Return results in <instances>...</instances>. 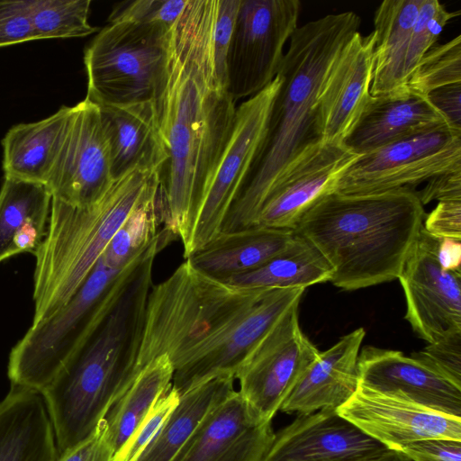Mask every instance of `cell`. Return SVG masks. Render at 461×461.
<instances>
[{
	"label": "cell",
	"instance_id": "cell-1",
	"mask_svg": "<svg viewBox=\"0 0 461 461\" xmlns=\"http://www.w3.org/2000/svg\"><path fill=\"white\" fill-rule=\"evenodd\" d=\"M304 288L246 289L201 272L185 259L152 285L145 310L137 369L166 354L179 395L223 373L235 372Z\"/></svg>",
	"mask_w": 461,
	"mask_h": 461
},
{
	"label": "cell",
	"instance_id": "cell-2",
	"mask_svg": "<svg viewBox=\"0 0 461 461\" xmlns=\"http://www.w3.org/2000/svg\"><path fill=\"white\" fill-rule=\"evenodd\" d=\"M216 14L217 0H187L170 29L165 81L155 101L167 153L159 175L162 230L182 244L237 110L216 67Z\"/></svg>",
	"mask_w": 461,
	"mask_h": 461
},
{
	"label": "cell",
	"instance_id": "cell-3",
	"mask_svg": "<svg viewBox=\"0 0 461 461\" xmlns=\"http://www.w3.org/2000/svg\"><path fill=\"white\" fill-rule=\"evenodd\" d=\"M354 12L327 14L296 28L277 70L280 86L260 149L221 231L253 226L268 193L308 150L321 142L318 96L327 72L358 32Z\"/></svg>",
	"mask_w": 461,
	"mask_h": 461
},
{
	"label": "cell",
	"instance_id": "cell-4",
	"mask_svg": "<svg viewBox=\"0 0 461 461\" xmlns=\"http://www.w3.org/2000/svg\"><path fill=\"white\" fill-rule=\"evenodd\" d=\"M157 253L136 266L85 346L41 392L59 456L89 437L140 371L137 357Z\"/></svg>",
	"mask_w": 461,
	"mask_h": 461
},
{
	"label": "cell",
	"instance_id": "cell-5",
	"mask_svg": "<svg viewBox=\"0 0 461 461\" xmlns=\"http://www.w3.org/2000/svg\"><path fill=\"white\" fill-rule=\"evenodd\" d=\"M424 214L411 187L363 195L330 192L303 212L294 231L324 257L330 282L351 291L400 276Z\"/></svg>",
	"mask_w": 461,
	"mask_h": 461
},
{
	"label": "cell",
	"instance_id": "cell-6",
	"mask_svg": "<svg viewBox=\"0 0 461 461\" xmlns=\"http://www.w3.org/2000/svg\"><path fill=\"white\" fill-rule=\"evenodd\" d=\"M159 173L134 169L95 202L74 206L51 199L46 236L35 252L32 325L58 312L82 286L114 234L143 203L159 194Z\"/></svg>",
	"mask_w": 461,
	"mask_h": 461
},
{
	"label": "cell",
	"instance_id": "cell-7",
	"mask_svg": "<svg viewBox=\"0 0 461 461\" xmlns=\"http://www.w3.org/2000/svg\"><path fill=\"white\" fill-rule=\"evenodd\" d=\"M138 262L139 258L122 269H114L99 259L66 305L46 321L31 325L10 352L11 384L41 393L100 326Z\"/></svg>",
	"mask_w": 461,
	"mask_h": 461
},
{
	"label": "cell",
	"instance_id": "cell-8",
	"mask_svg": "<svg viewBox=\"0 0 461 461\" xmlns=\"http://www.w3.org/2000/svg\"><path fill=\"white\" fill-rule=\"evenodd\" d=\"M170 29L161 23H108L85 50L86 98L99 106L155 102L165 81Z\"/></svg>",
	"mask_w": 461,
	"mask_h": 461
},
{
	"label": "cell",
	"instance_id": "cell-9",
	"mask_svg": "<svg viewBox=\"0 0 461 461\" xmlns=\"http://www.w3.org/2000/svg\"><path fill=\"white\" fill-rule=\"evenodd\" d=\"M279 86L280 78L276 76L267 86L237 108L229 140L202 192L183 244L185 259L221 232L265 138Z\"/></svg>",
	"mask_w": 461,
	"mask_h": 461
},
{
	"label": "cell",
	"instance_id": "cell-10",
	"mask_svg": "<svg viewBox=\"0 0 461 461\" xmlns=\"http://www.w3.org/2000/svg\"><path fill=\"white\" fill-rule=\"evenodd\" d=\"M456 171H461V130L445 124L358 155L332 192L379 194Z\"/></svg>",
	"mask_w": 461,
	"mask_h": 461
},
{
	"label": "cell",
	"instance_id": "cell-11",
	"mask_svg": "<svg viewBox=\"0 0 461 461\" xmlns=\"http://www.w3.org/2000/svg\"><path fill=\"white\" fill-rule=\"evenodd\" d=\"M301 9L299 0H240L226 58L227 89L235 102L275 79Z\"/></svg>",
	"mask_w": 461,
	"mask_h": 461
},
{
	"label": "cell",
	"instance_id": "cell-12",
	"mask_svg": "<svg viewBox=\"0 0 461 461\" xmlns=\"http://www.w3.org/2000/svg\"><path fill=\"white\" fill-rule=\"evenodd\" d=\"M299 303L261 338L235 372L240 390L256 418L271 422L320 351L302 331Z\"/></svg>",
	"mask_w": 461,
	"mask_h": 461
},
{
	"label": "cell",
	"instance_id": "cell-13",
	"mask_svg": "<svg viewBox=\"0 0 461 461\" xmlns=\"http://www.w3.org/2000/svg\"><path fill=\"white\" fill-rule=\"evenodd\" d=\"M439 240L422 225L398 277L405 319L429 344L461 332V270L442 266Z\"/></svg>",
	"mask_w": 461,
	"mask_h": 461
},
{
	"label": "cell",
	"instance_id": "cell-14",
	"mask_svg": "<svg viewBox=\"0 0 461 461\" xmlns=\"http://www.w3.org/2000/svg\"><path fill=\"white\" fill-rule=\"evenodd\" d=\"M113 181L100 107L85 98L73 106L59 155L46 186L53 199L85 206L97 200Z\"/></svg>",
	"mask_w": 461,
	"mask_h": 461
},
{
	"label": "cell",
	"instance_id": "cell-15",
	"mask_svg": "<svg viewBox=\"0 0 461 461\" xmlns=\"http://www.w3.org/2000/svg\"><path fill=\"white\" fill-rule=\"evenodd\" d=\"M388 450L337 410L324 408L298 414L275 433L262 461H373Z\"/></svg>",
	"mask_w": 461,
	"mask_h": 461
},
{
	"label": "cell",
	"instance_id": "cell-16",
	"mask_svg": "<svg viewBox=\"0 0 461 461\" xmlns=\"http://www.w3.org/2000/svg\"><path fill=\"white\" fill-rule=\"evenodd\" d=\"M375 32H357L332 61L321 85L317 124L322 142L341 143L371 98Z\"/></svg>",
	"mask_w": 461,
	"mask_h": 461
},
{
	"label": "cell",
	"instance_id": "cell-17",
	"mask_svg": "<svg viewBox=\"0 0 461 461\" xmlns=\"http://www.w3.org/2000/svg\"><path fill=\"white\" fill-rule=\"evenodd\" d=\"M338 412L388 449L426 438L461 440V418L442 414L359 385Z\"/></svg>",
	"mask_w": 461,
	"mask_h": 461
},
{
	"label": "cell",
	"instance_id": "cell-18",
	"mask_svg": "<svg viewBox=\"0 0 461 461\" xmlns=\"http://www.w3.org/2000/svg\"><path fill=\"white\" fill-rule=\"evenodd\" d=\"M357 156L342 143L321 141L308 150L273 186L253 226L294 230L303 212L333 191L338 178Z\"/></svg>",
	"mask_w": 461,
	"mask_h": 461
},
{
	"label": "cell",
	"instance_id": "cell-19",
	"mask_svg": "<svg viewBox=\"0 0 461 461\" xmlns=\"http://www.w3.org/2000/svg\"><path fill=\"white\" fill-rule=\"evenodd\" d=\"M357 372L362 387L461 418V387L401 351L365 347Z\"/></svg>",
	"mask_w": 461,
	"mask_h": 461
},
{
	"label": "cell",
	"instance_id": "cell-20",
	"mask_svg": "<svg viewBox=\"0 0 461 461\" xmlns=\"http://www.w3.org/2000/svg\"><path fill=\"white\" fill-rule=\"evenodd\" d=\"M275 433L260 422L238 391L218 404L174 461H262Z\"/></svg>",
	"mask_w": 461,
	"mask_h": 461
},
{
	"label": "cell",
	"instance_id": "cell-21",
	"mask_svg": "<svg viewBox=\"0 0 461 461\" xmlns=\"http://www.w3.org/2000/svg\"><path fill=\"white\" fill-rule=\"evenodd\" d=\"M445 124H449L447 120L427 96L404 87L385 95H371L341 143L354 154L363 155Z\"/></svg>",
	"mask_w": 461,
	"mask_h": 461
},
{
	"label": "cell",
	"instance_id": "cell-22",
	"mask_svg": "<svg viewBox=\"0 0 461 461\" xmlns=\"http://www.w3.org/2000/svg\"><path fill=\"white\" fill-rule=\"evenodd\" d=\"M366 331L358 328L320 352L280 407L286 413L338 410L357 391V358Z\"/></svg>",
	"mask_w": 461,
	"mask_h": 461
},
{
	"label": "cell",
	"instance_id": "cell-23",
	"mask_svg": "<svg viewBox=\"0 0 461 461\" xmlns=\"http://www.w3.org/2000/svg\"><path fill=\"white\" fill-rule=\"evenodd\" d=\"M113 180L134 169L159 173L167 159L155 102L99 106Z\"/></svg>",
	"mask_w": 461,
	"mask_h": 461
},
{
	"label": "cell",
	"instance_id": "cell-24",
	"mask_svg": "<svg viewBox=\"0 0 461 461\" xmlns=\"http://www.w3.org/2000/svg\"><path fill=\"white\" fill-rule=\"evenodd\" d=\"M52 423L40 392L11 384L0 401V461H58Z\"/></svg>",
	"mask_w": 461,
	"mask_h": 461
},
{
	"label": "cell",
	"instance_id": "cell-25",
	"mask_svg": "<svg viewBox=\"0 0 461 461\" xmlns=\"http://www.w3.org/2000/svg\"><path fill=\"white\" fill-rule=\"evenodd\" d=\"M294 231L254 225L221 231L186 259L193 267L223 280L254 270L284 251Z\"/></svg>",
	"mask_w": 461,
	"mask_h": 461
},
{
	"label": "cell",
	"instance_id": "cell-26",
	"mask_svg": "<svg viewBox=\"0 0 461 461\" xmlns=\"http://www.w3.org/2000/svg\"><path fill=\"white\" fill-rule=\"evenodd\" d=\"M73 106H61L50 116L13 126L5 135V176L47 185L65 139Z\"/></svg>",
	"mask_w": 461,
	"mask_h": 461
},
{
	"label": "cell",
	"instance_id": "cell-27",
	"mask_svg": "<svg viewBox=\"0 0 461 461\" xmlns=\"http://www.w3.org/2000/svg\"><path fill=\"white\" fill-rule=\"evenodd\" d=\"M48 187L5 176L0 189V263L21 253L35 254L49 224Z\"/></svg>",
	"mask_w": 461,
	"mask_h": 461
},
{
	"label": "cell",
	"instance_id": "cell-28",
	"mask_svg": "<svg viewBox=\"0 0 461 461\" xmlns=\"http://www.w3.org/2000/svg\"><path fill=\"white\" fill-rule=\"evenodd\" d=\"M233 374L223 373L192 388L179 401L136 461H174L207 415L231 394Z\"/></svg>",
	"mask_w": 461,
	"mask_h": 461
},
{
	"label": "cell",
	"instance_id": "cell-29",
	"mask_svg": "<svg viewBox=\"0 0 461 461\" xmlns=\"http://www.w3.org/2000/svg\"><path fill=\"white\" fill-rule=\"evenodd\" d=\"M423 0H385L375 13V68L370 95H381L406 87L402 66L408 41Z\"/></svg>",
	"mask_w": 461,
	"mask_h": 461
},
{
	"label": "cell",
	"instance_id": "cell-30",
	"mask_svg": "<svg viewBox=\"0 0 461 461\" xmlns=\"http://www.w3.org/2000/svg\"><path fill=\"white\" fill-rule=\"evenodd\" d=\"M332 269L308 240L294 232L289 246L261 267L221 281L246 289L292 288L328 282Z\"/></svg>",
	"mask_w": 461,
	"mask_h": 461
},
{
	"label": "cell",
	"instance_id": "cell-31",
	"mask_svg": "<svg viewBox=\"0 0 461 461\" xmlns=\"http://www.w3.org/2000/svg\"><path fill=\"white\" fill-rule=\"evenodd\" d=\"M174 367L161 355L143 366L104 419L114 454L147 416L156 402L172 386Z\"/></svg>",
	"mask_w": 461,
	"mask_h": 461
},
{
	"label": "cell",
	"instance_id": "cell-32",
	"mask_svg": "<svg viewBox=\"0 0 461 461\" xmlns=\"http://www.w3.org/2000/svg\"><path fill=\"white\" fill-rule=\"evenodd\" d=\"M161 224L163 218L159 193L127 218L99 259L108 267L124 268L158 237Z\"/></svg>",
	"mask_w": 461,
	"mask_h": 461
},
{
	"label": "cell",
	"instance_id": "cell-33",
	"mask_svg": "<svg viewBox=\"0 0 461 461\" xmlns=\"http://www.w3.org/2000/svg\"><path fill=\"white\" fill-rule=\"evenodd\" d=\"M90 0H26L33 40L85 37L98 28L88 22Z\"/></svg>",
	"mask_w": 461,
	"mask_h": 461
},
{
	"label": "cell",
	"instance_id": "cell-34",
	"mask_svg": "<svg viewBox=\"0 0 461 461\" xmlns=\"http://www.w3.org/2000/svg\"><path fill=\"white\" fill-rule=\"evenodd\" d=\"M457 83H461V35L428 50L408 78L406 87L427 96L437 88Z\"/></svg>",
	"mask_w": 461,
	"mask_h": 461
},
{
	"label": "cell",
	"instance_id": "cell-35",
	"mask_svg": "<svg viewBox=\"0 0 461 461\" xmlns=\"http://www.w3.org/2000/svg\"><path fill=\"white\" fill-rule=\"evenodd\" d=\"M459 14L460 11H447L438 0H423L402 66V78L405 86L411 74L425 53L435 45L444 27Z\"/></svg>",
	"mask_w": 461,
	"mask_h": 461
},
{
	"label": "cell",
	"instance_id": "cell-36",
	"mask_svg": "<svg viewBox=\"0 0 461 461\" xmlns=\"http://www.w3.org/2000/svg\"><path fill=\"white\" fill-rule=\"evenodd\" d=\"M179 397L178 393L171 386L114 454L113 461H136L176 406Z\"/></svg>",
	"mask_w": 461,
	"mask_h": 461
},
{
	"label": "cell",
	"instance_id": "cell-37",
	"mask_svg": "<svg viewBox=\"0 0 461 461\" xmlns=\"http://www.w3.org/2000/svg\"><path fill=\"white\" fill-rule=\"evenodd\" d=\"M187 0H136L118 4L108 23L130 21L161 23L172 27L185 8Z\"/></svg>",
	"mask_w": 461,
	"mask_h": 461
},
{
	"label": "cell",
	"instance_id": "cell-38",
	"mask_svg": "<svg viewBox=\"0 0 461 461\" xmlns=\"http://www.w3.org/2000/svg\"><path fill=\"white\" fill-rule=\"evenodd\" d=\"M412 357L461 387V332L429 344L423 350L413 353Z\"/></svg>",
	"mask_w": 461,
	"mask_h": 461
},
{
	"label": "cell",
	"instance_id": "cell-39",
	"mask_svg": "<svg viewBox=\"0 0 461 461\" xmlns=\"http://www.w3.org/2000/svg\"><path fill=\"white\" fill-rule=\"evenodd\" d=\"M32 40L26 0H0V47Z\"/></svg>",
	"mask_w": 461,
	"mask_h": 461
},
{
	"label": "cell",
	"instance_id": "cell-40",
	"mask_svg": "<svg viewBox=\"0 0 461 461\" xmlns=\"http://www.w3.org/2000/svg\"><path fill=\"white\" fill-rule=\"evenodd\" d=\"M240 0H217L214 53L218 75L227 86L226 58Z\"/></svg>",
	"mask_w": 461,
	"mask_h": 461
},
{
	"label": "cell",
	"instance_id": "cell-41",
	"mask_svg": "<svg viewBox=\"0 0 461 461\" xmlns=\"http://www.w3.org/2000/svg\"><path fill=\"white\" fill-rule=\"evenodd\" d=\"M398 450L411 461H461V440L453 438L420 439Z\"/></svg>",
	"mask_w": 461,
	"mask_h": 461
},
{
	"label": "cell",
	"instance_id": "cell-42",
	"mask_svg": "<svg viewBox=\"0 0 461 461\" xmlns=\"http://www.w3.org/2000/svg\"><path fill=\"white\" fill-rule=\"evenodd\" d=\"M423 228L434 237L461 240V200L439 201Z\"/></svg>",
	"mask_w": 461,
	"mask_h": 461
},
{
	"label": "cell",
	"instance_id": "cell-43",
	"mask_svg": "<svg viewBox=\"0 0 461 461\" xmlns=\"http://www.w3.org/2000/svg\"><path fill=\"white\" fill-rule=\"evenodd\" d=\"M113 456L114 449L110 442L107 422L104 418L89 437L59 456L58 461H113Z\"/></svg>",
	"mask_w": 461,
	"mask_h": 461
},
{
	"label": "cell",
	"instance_id": "cell-44",
	"mask_svg": "<svg viewBox=\"0 0 461 461\" xmlns=\"http://www.w3.org/2000/svg\"><path fill=\"white\" fill-rule=\"evenodd\" d=\"M427 97L453 128L461 130V83L437 88Z\"/></svg>",
	"mask_w": 461,
	"mask_h": 461
},
{
	"label": "cell",
	"instance_id": "cell-45",
	"mask_svg": "<svg viewBox=\"0 0 461 461\" xmlns=\"http://www.w3.org/2000/svg\"><path fill=\"white\" fill-rule=\"evenodd\" d=\"M416 193L422 205L432 200H461V171L435 176Z\"/></svg>",
	"mask_w": 461,
	"mask_h": 461
},
{
	"label": "cell",
	"instance_id": "cell-46",
	"mask_svg": "<svg viewBox=\"0 0 461 461\" xmlns=\"http://www.w3.org/2000/svg\"><path fill=\"white\" fill-rule=\"evenodd\" d=\"M373 461H411L407 456L396 449H389L387 452Z\"/></svg>",
	"mask_w": 461,
	"mask_h": 461
}]
</instances>
